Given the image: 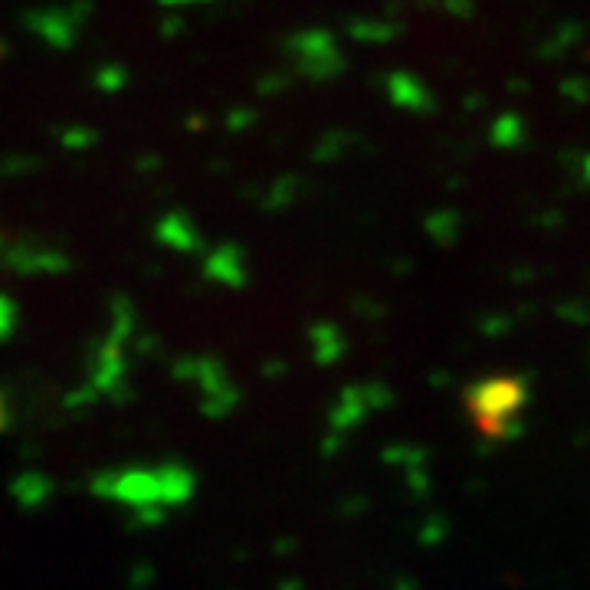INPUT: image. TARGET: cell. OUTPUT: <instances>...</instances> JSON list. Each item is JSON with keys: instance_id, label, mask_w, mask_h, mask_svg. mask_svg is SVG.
I'll use <instances>...</instances> for the list:
<instances>
[{"instance_id": "6da1fadb", "label": "cell", "mask_w": 590, "mask_h": 590, "mask_svg": "<svg viewBox=\"0 0 590 590\" xmlns=\"http://www.w3.org/2000/svg\"><path fill=\"white\" fill-rule=\"evenodd\" d=\"M525 400H528V391H525L522 377L492 374L469 387L466 413L479 436H486V440H502V436H509L518 427Z\"/></svg>"}]
</instances>
